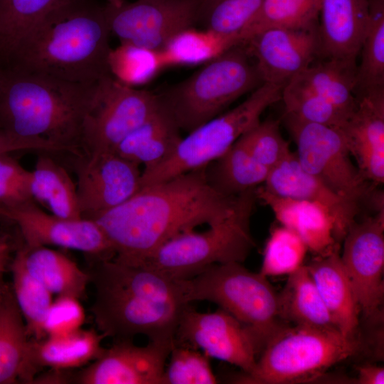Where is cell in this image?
Segmentation results:
<instances>
[{
  "instance_id": "obj_1",
  "label": "cell",
  "mask_w": 384,
  "mask_h": 384,
  "mask_svg": "<svg viewBox=\"0 0 384 384\" xmlns=\"http://www.w3.org/2000/svg\"><path fill=\"white\" fill-rule=\"evenodd\" d=\"M251 191L238 196L216 191L206 181L204 166L141 187L127 201L92 220L112 245V260L139 266L171 238L230 218Z\"/></svg>"
},
{
  "instance_id": "obj_2",
  "label": "cell",
  "mask_w": 384,
  "mask_h": 384,
  "mask_svg": "<svg viewBox=\"0 0 384 384\" xmlns=\"http://www.w3.org/2000/svg\"><path fill=\"white\" fill-rule=\"evenodd\" d=\"M89 274L95 296L90 311L98 331L114 341H149L174 344L185 308L182 280L155 270L110 260H96Z\"/></svg>"
},
{
  "instance_id": "obj_3",
  "label": "cell",
  "mask_w": 384,
  "mask_h": 384,
  "mask_svg": "<svg viewBox=\"0 0 384 384\" xmlns=\"http://www.w3.org/2000/svg\"><path fill=\"white\" fill-rule=\"evenodd\" d=\"M110 35L103 6L77 0L32 28L0 64L71 82L95 84L110 75Z\"/></svg>"
},
{
  "instance_id": "obj_4",
  "label": "cell",
  "mask_w": 384,
  "mask_h": 384,
  "mask_svg": "<svg viewBox=\"0 0 384 384\" xmlns=\"http://www.w3.org/2000/svg\"><path fill=\"white\" fill-rule=\"evenodd\" d=\"M97 83L71 82L0 64V129L81 155L82 122Z\"/></svg>"
},
{
  "instance_id": "obj_5",
  "label": "cell",
  "mask_w": 384,
  "mask_h": 384,
  "mask_svg": "<svg viewBox=\"0 0 384 384\" xmlns=\"http://www.w3.org/2000/svg\"><path fill=\"white\" fill-rule=\"evenodd\" d=\"M262 83L254 60L240 43L157 95L179 129L188 133Z\"/></svg>"
},
{
  "instance_id": "obj_6",
  "label": "cell",
  "mask_w": 384,
  "mask_h": 384,
  "mask_svg": "<svg viewBox=\"0 0 384 384\" xmlns=\"http://www.w3.org/2000/svg\"><path fill=\"white\" fill-rule=\"evenodd\" d=\"M181 280L188 303L207 301L217 304L250 328L263 348L288 326L280 316L279 293L267 277L242 263L213 265Z\"/></svg>"
},
{
  "instance_id": "obj_7",
  "label": "cell",
  "mask_w": 384,
  "mask_h": 384,
  "mask_svg": "<svg viewBox=\"0 0 384 384\" xmlns=\"http://www.w3.org/2000/svg\"><path fill=\"white\" fill-rule=\"evenodd\" d=\"M255 191L230 218L205 231L192 230L171 238L137 267L181 280L192 278L213 265L242 263L255 245L250 230Z\"/></svg>"
},
{
  "instance_id": "obj_8",
  "label": "cell",
  "mask_w": 384,
  "mask_h": 384,
  "mask_svg": "<svg viewBox=\"0 0 384 384\" xmlns=\"http://www.w3.org/2000/svg\"><path fill=\"white\" fill-rule=\"evenodd\" d=\"M357 339L336 330L286 327L265 346L242 383L290 384L310 381L353 355Z\"/></svg>"
},
{
  "instance_id": "obj_9",
  "label": "cell",
  "mask_w": 384,
  "mask_h": 384,
  "mask_svg": "<svg viewBox=\"0 0 384 384\" xmlns=\"http://www.w3.org/2000/svg\"><path fill=\"white\" fill-rule=\"evenodd\" d=\"M282 87L263 82L233 109L188 132L163 163L142 171L141 187L206 166L223 154L242 134L260 122V116L281 100Z\"/></svg>"
},
{
  "instance_id": "obj_10",
  "label": "cell",
  "mask_w": 384,
  "mask_h": 384,
  "mask_svg": "<svg viewBox=\"0 0 384 384\" xmlns=\"http://www.w3.org/2000/svg\"><path fill=\"white\" fill-rule=\"evenodd\" d=\"M157 93L125 85L111 75L101 79L84 117L80 151L114 152L117 145L160 107Z\"/></svg>"
},
{
  "instance_id": "obj_11",
  "label": "cell",
  "mask_w": 384,
  "mask_h": 384,
  "mask_svg": "<svg viewBox=\"0 0 384 384\" xmlns=\"http://www.w3.org/2000/svg\"><path fill=\"white\" fill-rule=\"evenodd\" d=\"M282 119L297 145V159L305 171L359 204L375 196L372 183L351 161L341 129L306 122L285 112Z\"/></svg>"
},
{
  "instance_id": "obj_12",
  "label": "cell",
  "mask_w": 384,
  "mask_h": 384,
  "mask_svg": "<svg viewBox=\"0 0 384 384\" xmlns=\"http://www.w3.org/2000/svg\"><path fill=\"white\" fill-rule=\"evenodd\" d=\"M203 0H135L103 6L110 31L120 43L160 51L180 31L194 27Z\"/></svg>"
},
{
  "instance_id": "obj_13",
  "label": "cell",
  "mask_w": 384,
  "mask_h": 384,
  "mask_svg": "<svg viewBox=\"0 0 384 384\" xmlns=\"http://www.w3.org/2000/svg\"><path fill=\"white\" fill-rule=\"evenodd\" d=\"M174 344L236 366L245 375L252 372L263 349L255 333L225 311L200 312L190 304L180 317Z\"/></svg>"
},
{
  "instance_id": "obj_14",
  "label": "cell",
  "mask_w": 384,
  "mask_h": 384,
  "mask_svg": "<svg viewBox=\"0 0 384 384\" xmlns=\"http://www.w3.org/2000/svg\"><path fill=\"white\" fill-rule=\"evenodd\" d=\"M341 259L360 311L376 318L384 297V207L357 219L343 239Z\"/></svg>"
},
{
  "instance_id": "obj_15",
  "label": "cell",
  "mask_w": 384,
  "mask_h": 384,
  "mask_svg": "<svg viewBox=\"0 0 384 384\" xmlns=\"http://www.w3.org/2000/svg\"><path fill=\"white\" fill-rule=\"evenodd\" d=\"M70 156L82 218L93 220L127 201L141 188L139 166L115 152Z\"/></svg>"
},
{
  "instance_id": "obj_16",
  "label": "cell",
  "mask_w": 384,
  "mask_h": 384,
  "mask_svg": "<svg viewBox=\"0 0 384 384\" xmlns=\"http://www.w3.org/2000/svg\"><path fill=\"white\" fill-rule=\"evenodd\" d=\"M6 218L17 224L28 247L54 245L83 252L96 260L114 257L112 245L95 220L48 214L35 201L7 209Z\"/></svg>"
},
{
  "instance_id": "obj_17",
  "label": "cell",
  "mask_w": 384,
  "mask_h": 384,
  "mask_svg": "<svg viewBox=\"0 0 384 384\" xmlns=\"http://www.w3.org/2000/svg\"><path fill=\"white\" fill-rule=\"evenodd\" d=\"M262 82L282 88L321 55L318 26L269 28L243 43Z\"/></svg>"
},
{
  "instance_id": "obj_18",
  "label": "cell",
  "mask_w": 384,
  "mask_h": 384,
  "mask_svg": "<svg viewBox=\"0 0 384 384\" xmlns=\"http://www.w3.org/2000/svg\"><path fill=\"white\" fill-rule=\"evenodd\" d=\"M174 345L149 341H114L108 348L73 376L80 384H162L166 362Z\"/></svg>"
},
{
  "instance_id": "obj_19",
  "label": "cell",
  "mask_w": 384,
  "mask_h": 384,
  "mask_svg": "<svg viewBox=\"0 0 384 384\" xmlns=\"http://www.w3.org/2000/svg\"><path fill=\"white\" fill-rule=\"evenodd\" d=\"M353 113L341 128L346 146L363 177L384 182V87L356 94Z\"/></svg>"
},
{
  "instance_id": "obj_20",
  "label": "cell",
  "mask_w": 384,
  "mask_h": 384,
  "mask_svg": "<svg viewBox=\"0 0 384 384\" xmlns=\"http://www.w3.org/2000/svg\"><path fill=\"white\" fill-rule=\"evenodd\" d=\"M275 195L316 202L325 206L335 222V238L342 242L357 219L360 204L344 197L305 171L292 151L271 169L262 186Z\"/></svg>"
},
{
  "instance_id": "obj_21",
  "label": "cell",
  "mask_w": 384,
  "mask_h": 384,
  "mask_svg": "<svg viewBox=\"0 0 384 384\" xmlns=\"http://www.w3.org/2000/svg\"><path fill=\"white\" fill-rule=\"evenodd\" d=\"M106 337L99 331L80 328L40 340L29 338L19 381L31 383L43 368L68 370L88 365L102 354Z\"/></svg>"
},
{
  "instance_id": "obj_22",
  "label": "cell",
  "mask_w": 384,
  "mask_h": 384,
  "mask_svg": "<svg viewBox=\"0 0 384 384\" xmlns=\"http://www.w3.org/2000/svg\"><path fill=\"white\" fill-rule=\"evenodd\" d=\"M368 21V0H320L321 56L356 63Z\"/></svg>"
},
{
  "instance_id": "obj_23",
  "label": "cell",
  "mask_w": 384,
  "mask_h": 384,
  "mask_svg": "<svg viewBox=\"0 0 384 384\" xmlns=\"http://www.w3.org/2000/svg\"><path fill=\"white\" fill-rule=\"evenodd\" d=\"M256 196L271 209L278 222L293 230L316 256L326 255L341 246L335 238V222L330 211L320 203L286 198L262 186Z\"/></svg>"
},
{
  "instance_id": "obj_24",
  "label": "cell",
  "mask_w": 384,
  "mask_h": 384,
  "mask_svg": "<svg viewBox=\"0 0 384 384\" xmlns=\"http://www.w3.org/2000/svg\"><path fill=\"white\" fill-rule=\"evenodd\" d=\"M341 248L316 256L306 266L338 331L346 338L357 339L361 311L341 259Z\"/></svg>"
},
{
  "instance_id": "obj_25",
  "label": "cell",
  "mask_w": 384,
  "mask_h": 384,
  "mask_svg": "<svg viewBox=\"0 0 384 384\" xmlns=\"http://www.w3.org/2000/svg\"><path fill=\"white\" fill-rule=\"evenodd\" d=\"M161 103V102H160ZM177 124L161 105L147 120L129 133L114 152L150 169L165 161L183 137Z\"/></svg>"
},
{
  "instance_id": "obj_26",
  "label": "cell",
  "mask_w": 384,
  "mask_h": 384,
  "mask_svg": "<svg viewBox=\"0 0 384 384\" xmlns=\"http://www.w3.org/2000/svg\"><path fill=\"white\" fill-rule=\"evenodd\" d=\"M18 251L29 273L52 294L79 299L85 296L90 274L68 257L46 246L26 245Z\"/></svg>"
},
{
  "instance_id": "obj_27",
  "label": "cell",
  "mask_w": 384,
  "mask_h": 384,
  "mask_svg": "<svg viewBox=\"0 0 384 384\" xmlns=\"http://www.w3.org/2000/svg\"><path fill=\"white\" fill-rule=\"evenodd\" d=\"M279 302L281 318L287 323L338 331L304 265L288 275L284 287L279 293Z\"/></svg>"
},
{
  "instance_id": "obj_28",
  "label": "cell",
  "mask_w": 384,
  "mask_h": 384,
  "mask_svg": "<svg viewBox=\"0 0 384 384\" xmlns=\"http://www.w3.org/2000/svg\"><path fill=\"white\" fill-rule=\"evenodd\" d=\"M43 151L31 171L30 192L51 214L68 219L82 218L76 183L61 164Z\"/></svg>"
},
{
  "instance_id": "obj_29",
  "label": "cell",
  "mask_w": 384,
  "mask_h": 384,
  "mask_svg": "<svg viewBox=\"0 0 384 384\" xmlns=\"http://www.w3.org/2000/svg\"><path fill=\"white\" fill-rule=\"evenodd\" d=\"M269 171L252 157L240 139L205 166L208 184L228 196H238L257 189L264 184Z\"/></svg>"
},
{
  "instance_id": "obj_30",
  "label": "cell",
  "mask_w": 384,
  "mask_h": 384,
  "mask_svg": "<svg viewBox=\"0 0 384 384\" xmlns=\"http://www.w3.org/2000/svg\"><path fill=\"white\" fill-rule=\"evenodd\" d=\"M356 70L355 62L324 58L314 62L292 80L350 117L357 103L355 92Z\"/></svg>"
},
{
  "instance_id": "obj_31",
  "label": "cell",
  "mask_w": 384,
  "mask_h": 384,
  "mask_svg": "<svg viewBox=\"0 0 384 384\" xmlns=\"http://www.w3.org/2000/svg\"><path fill=\"white\" fill-rule=\"evenodd\" d=\"M240 43L238 36L191 27L176 34L159 52L164 68L194 66L203 65Z\"/></svg>"
},
{
  "instance_id": "obj_32",
  "label": "cell",
  "mask_w": 384,
  "mask_h": 384,
  "mask_svg": "<svg viewBox=\"0 0 384 384\" xmlns=\"http://www.w3.org/2000/svg\"><path fill=\"white\" fill-rule=\"evenodd\" d=\"M13 294L23 318L28 338L47 336L46 322L53 303L52 294L27 270L18 250L10 264Z\"/></svg>"
},
{
  "instance_id": "obj_33",
  "label": "cell",
  "mask_w": 384,
  "mask_h": 384,
  "mask_svg": "<svg viewBox=\"0 0 384 384\" xmlns=\"http://www.w3.org/2000/svg\"><path fill=\"white\" fill-rule=\"evenodd\" d=\"M77 0H0V58L32 28Z\"/></svg>"
},
{
  "instance_id": "obj_34",
  "label": "cell",
  "mask_w": 384,
  "mask_h": 384,
  "mask_svg": "<svg viewBox=\"0 0 384 384\" xmlns=\"http://www.w3.org/2000/svg\"><path fill=\"white\" fill-rule=\"evenodd\" d=\"M28 341L23 318L11 292L0 308V384L19 381Z\"/></svg>"
},
{
  "instance_id": "obj_35",
  "label": "cell",
  "mask_w": 384,
  "mask_h": 384,
  "mask_svg": "<svg viewBox=\"0 0 384 384\" xmlns=\"http://www.w3.org/2000/svg\"><path fill=\"white\" fill-rule=\"evenodd\" d=\"M320 0H264L257 14L240 34L241 43L269 28L318 26Z\"/></svg>"
},
{
  "instance_id": "obj_36",
  "label": "cell",
  "mask_w": 384,
  "mask_h": 384,
  "mask_svg": "<svg viewBox=\"0 0 384 384\" xmlns=\"http://www.w3.org/2000/svg\"><path fill=\"white\" fill-rule=\"evenodd\" d=\"M369 21L356 70V94L384 87V0H368Z\"/></svg>"
},
{
  "instance_id": "obj_37",
  "label": "cell",
  "mask_w": 384,
  "mask_h": 384,
  "mask_svg": "<svg viewBox=\"0 0 384 384\" xmlns=\"http://www.w3.org/2000/svg\"><path fill=\"white\" fill-rule=\"evenodd\" d=\"M108 67L115 80L133 87L150 82L164 69L159 51L128 43L111 49Z\"/></svg>"
},
{
  "instance_id": "obj_38",
  "label": "cell",
  "mask_w": 384,
  "mask_h": 384,
  "mask_svg": "<svg viewBox=\"0 0 384 384\" xmlns=\"http://www.w3.org/2000/svg\"><path fill=\"white\" fill-rule=\"evenodd\" d=\"M263 1L203 0L197 24L203 28L240 38L241 33L257 14Z\"/></svg>"
},
{
  "instance_id": "obj_39",
  "label": "cell",
  "mask_w": 384,
  "mask_h": 384,
  "mask_svg": "<svg viewBox=\"0 0 384 384\" xmlns=\"http://www.w3.org/2000/svg\"><path fill=\"white\" fill-rule=\"evenodd\" d=\"M284 112L302 120L341 129L349 116L294 80L282 90Z\"/></svg>"
},
{
  "instance_id": "obj_40",
  "label": "cell",
  "mask_w": 384,
  "mask_h": 384,
  "mask_svg": "<svg viewBox=\"0 0 384 384\" xmlns=\"http://www.w3.org/2000/svg\"><path fill=\"white\" fill-rule=\"evenodd\" d=\"M307 251L297 233L283 225L277 227L266 242L260 273L267 277L288 276L304 265Z\"/></svg>"
},
{
  "instance_id": "obj_41",
  "label": "cell",
  "mask_w": 384,
  "mask_h": 384,
  "mask_svg": "<svg viewBox=\"0 0 384 384\" xmlns=\"http://www.w3.org/2000/svg\"><path fill=\"white\" fill-rule=\"evenodd\" d=\"M169 358L162 384L218 383L210 366V358L202 351L174 344Z\"/></svg>"
},
{
  "instance_id": "obj_42",
  "label": "cell",
  "mask_w": 384,
  "mask_h": 384,
  "mask_svg": "<svg viewBox=\"0 0 384 384\" xmlns=\"http://www.w3.org/2000/svg\"><path fill=\"white\" fill-rule=\"evenodd\" d=\"M252 157L269 170L284 159L292 151L283 137L279 122H260L240 138Z\"/></svg>"
},
{
  "instance_id": "obj_43",
  "label": "cell",
  "mask_w": 384,
  "mask_h": 384,
  "mask_svg": "<svg viewBox=\"0 0 384 384\" xmlns=\"http://www.w3.org/2000/svg\"><path fill=\"white\" fill-rule=\"evenodd\" d=\"M31 171L9 154H0V206L6 209L34 201L30 192Z\"/></svg>"
},
{
  "instance_id": "obj_44",
  "label": "cell",
  "mask_w": 384,
  "mask_h": 384,
  "mask_svg": "<svg viewBox=\"0 0 384 384\" xmlns=\"http://www.w3.org/2000/svg\"><path fill=\"white\" fill-rule=\"evenodd\" d=\"M85 313L79 299L70 296H58L53 301L46 322L48 336L65 334L81 328Z\"/></svg>"
},
{
  "instance_id": "obj_45",
  "label": "cell",
  "mask_w": 384,
  "mask_h": 384,
  "mask_svg": "<svg viewBox=\"0 0 384 384\" xmlns=\"http://www.w3.org/2000/svg\"><path fill=\"white\" fill-rule=\"evenodd\" d=\"M54 149L55 146L49 142L16 138L0 129V154L28 150L53 151Z\"/></svg>"
},
{
  "instance_id": "obj_46",
  "label": "cell",
  "mask_w": 384,
  "mask_h": 384,
  "mask_svg": "<svg viewBox=\"0 0 384 384\" xmlns=\"http://www.w3.org/2000/svg\"><path fill=\"white\" fill-rule=\"evenodd\" d=\"M356 383L358 384H383L384 369L374 365H364L358 368Z\"/></svg>"
},
{
  "instance_id": "obj_47",
  "label": "cell",
  "mask_w": 384,
  "mask_h": 384,
  "mask_svg": "<svg viewBox=\"0 0 384 384\" xmlns=\"http://www.w3.org/2000/svg\"><path fill=\"white\" fill-rule=\"evenodd\" d=\"M11 247L6 239L0 236V279H2L10 260Z\"/></svg>"
},
{
  "instance_id": "obj_48",
  "label": "cell",
  "mask_w": 384,
  "mask_h": 384,
  "mask_svg": "<svg viewBox=\"0 0 384 384\" xmlns=\"http://www.w3.org/2000/svg\"><path fill=\"white\" fill-rule=\"evenodd\" d=\"M11 292L9 288L4 284L3 279H0V308Z\"/></svg>"
},
{
  "instance_id": "obj_49",
  "label": "cell",
  "mask_w": 384,
  "mask_h": 384,
  "mask_svg": "<svg viewBox=\"0 0 384 384\" xmlns=\"http://www.w3.org/2000/svg\"><path fill=\"white\" fill-rule=\"evenodd\" d=\"M125 1H126L125 0H107V4L114 6H120Z\"/></svg>"
},
{
  "instance_id": "obj_50",
  "label": "cell",
  "mask_w": 384,
  "mask_h": 384,
  "mask_svg": "<svg viewBox=\"0 0 384 384\" xmlns=\"http://www.w3.org/2000/svg\"><path fill=\"white\" fill-rule=\"evenodd\" d=\"M0 216L6 218L7 216V209L0 206Z\"/></svg>"
}]
</instances>
